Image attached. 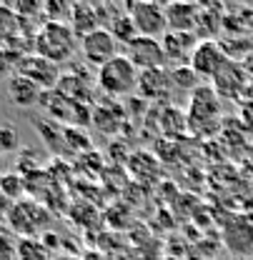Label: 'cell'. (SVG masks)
Segmentation results:
<instances>
[{
    "instance_id": "cell-1",
    "label": "cell",
    "mask_w": 253,
    "mask_h": 260,
    "mask_svg": "<svg viewBox=\"0 0 253 260\" xmlns=\"http://www.w3.org/2000/svg\"><path fill=\"white\" fill-rule=\"evenodd\" d=\"M80 40L78 35L73 32L70 23H53V20H45L38 32H35V40H33V53L50 60V63L61 65L65 60H70L78 50Z\"/></svg>"
},
{
    "instance_id": "cell-2",
    "label": "cell",
    "mask_w": 253,
    "mask_h": 260,
    "mask_svg": "<svg viewBox=\"0 0 253 260\" xmlns=\"http://www.w3.org/2000/svg\"><path fill=\"white\" fill-rule=\"evenodd\" d=\"M138 73L140 70L121 53L103 68H98V88L113 98H123L138 88Z\"/></svg>"
},
{
    "instance_id": "cell-3",
    "label": "cell",
    "mask_w": 253,
    "mask_h": 260,
    "mask_svg": "<svg viewBox=\"0 0 253 260\" xmlns=\"http://www.w3.org/2000/svg\"><path fill=\"white\" fill-rule=\"evenodd\" d=\"M218 118H221V98L216 95L213 88L201 85L198 90L190 93L186 120H188V128L193 133H201V135L213 133L218 125Z\"/></svg>"
},
{
    "instance_id": "cell-4",
    "label": "cell",
    "mask_w": 253,
    "mask_h": 260,
    "mask_svg": "<svg viewBox=\"0 0 253 260\" xmlns=\"http://www.w3.org/2000/svg\"><path fill=\"white\" fill-rule=\"evenodd\" d=\"M126 13L133 18L138 35L143 38H163L168 32V23H165V5L160 3H151V0H133L126 3Z\"/></svg>"
},
{
    "instance_id": "cell-5",
    "label": "cell",
    "mask_w": 253,
    "mask_h": 260,
    "mask_svg": "<svg viewBox=\"0 0 253 260\" xmlns=\"http://www.w3.org/2000/svg\"><path fill=\"white\" fill-rule=\"evenodd\" d=\"M48 220H50L48 210H45L40 203H35V200H20V203H15L13 210L5 215V223L13 228L20 238L38 235V233L45 228Z\"/></svg>"
},
{
    "instance_id": "cell-6",
    "label": "cell",
    "mask_w": 253,
    "mask_h": 260,
    "mask_svg": "<svg viewBox=\"0 0 253 260\" xmlns=\"http://www.w3.org/2000/svg\"><path fill=\"white\" fill-rule=\"evenodd\" d=\"M80 53H83L86 63L95 65V68H103L108 60L121 55V43L113 38V32L108 28H98V30L88 32L80 40Z\"/></svg>"
},
{
    "instance_id": "cell-7",
    "label": "cell",
    "mask_w": 253,
    "mask_h": 260,
    "mask_svg": "<svg viewBox=\"0 0 253 260\" xmlns=\"http://www.w3.org/2000/svg\"><path fill=\"white\" fill-rule=\"evenodd\" d=\"M15 73L25 75L40 90H55L58 80H61V68L45 58H40V55H35V53H25L15 65Z\"/></svg>"
},
{
    "instance_id": "cell-8",
    "label": "cell",
    "mask_w": 253,
    "mask_h": 260,
    "mask_svg": "<svg viewBox=\"0 0 253 260\" xmlns=\"http://www.w3.org/2000/svg\"><path fill=\"white\" fill-rule=\"evenodd\" d=\"M228 63H231V58L226 55L223 45L216 40H201L190 58V68L198 73L201 80H213Z\"/></svg>"
},
{
    "instance_id": "cell-9",
    "label": "cell",
    "mask_w": 253,
    "mask_h": 260,
    "mask_svg": "<svg viewBox=\"0 0 253 260\" xmlns=\"http://www.w3.org/2000/svg\"><path fill=\"white\" fill-rule=\"evenodd\" d=\"M123 55H126L138 70L165 68V63H168L158 38H143V35H138L133 43H128L126 48H123Z\"/></svg>"
},
{
    "instance_id": "cell-10",
    "label": "cell",
    "mask_w": 253,
    "mask_h": 260,
    "mask_svg": "<svg viewBox=\"0 0 253 260\" xmlns=\"http://www.w3.org/2000/svg\"><path fill=\"white\" fill-rule=\"evenodd\" d=\"M198 38L195 32H176L168 30L160 38V45H163V53H165V60L176 65H190V58L198 48Z\"/></svg>"
},
{
    "instance_id": "cell-11",
    "label": "cell",
    "mask_w": 253,
    "mask_h": 260,
    "mask_svg": "<svg viewBox=\"0 0 253 260\" xmlns=\"http://www.w3.org/2000/svg\"><path fill=\"white\" fill-rule=\"evenodd\" d=\"M171 73L165 68H153V70H140L138 73V88L135 93L143 100H165L171 95Z\"/></svg>"
},
{
    "instance_id": "cell-12",
    "label": "cell",
    "mask_w": 253,
    "mask_h": 260,
    "mask_svg": "<svg viewBox=\"0 0 253 260\" xmlns=\"http://www.w3.org/2000/svg\"><path fill=\"white\" fill-rule=\"evenodd\" d=\"M243 88H246V68L238 65V63H233V60L213 78V90H216L218 98L236 100V98H241Z\"/></svg>"
},
{
    "instance_id": "cell-13",
    "label": "cell",
    "mask_w": 253,
    "mask_h": 260,
    "mask_svg": "<svg viewBox=\"0 0 253 260\" xmlns=\"http://www.w3.org/2000/svg\"><path fill=\"white\" fill-rule=\"evenodd\" d=\"M198 15H201V5H198V3H168V5H165L168 30L195 32Z\"/></svg>"
},
{
    "instance_id": "cell-14",
    "label": "cell",
    "mask_w": 253,
    "mask_h": 260,
    "mask_svg": "<svg viewBox=\"0 0 253 260\" xmlns=\"http://www.w3.org/2000/svg\"><path fill=\"white\" fill-rule=\"evenodd\" d=\"M223 238H226V245H228L231 253H236V255H253V223L251 220L238 218L236 223H231V225L226 228Z\"/></svg>"
},
{
    "instance_id": "cell-15",
    "label": "cell",
    "mask_w": 253,
    "mask_h": 260,
    "mask_svg": "<svg viewBox=\"0 0 253 260\" xmlns=\"http://www.w3.org/2000/svg\"><path fill=\"white\" fill-rule=\"evenodd\" d=\"M68 20H70L73 32L78 35V40H83L88 32L103 28L95 5H88V3H75V5H70V18H68Z\"/></svg>"
},
{
    "instance_id": "cell-16",
    "label": "cell",
    "mask_w": 253,
    "mask_h": 260,
    "mask_svg": "<svg viewBox=\"0 0 253 260\" xmlns=\"http://www.w3.org/2000/svg\"><path fill=\"white\" fill-rule=\"evenodd\" d=\"M8 95L10 100L15 103V105H20V108H28V105H35V103H40V95H43V90L28 80L25 75H18V73H13L10 78H8Z\"/></svg>"
},
{
    "instance_id": "cell-17",
    "label": "cell",
    "mask_w": 253,
    "mask_h": 260,
    "mask_svg": "<svg viewBox=\"0 0 253 260\" xmlns=\"http://www.w3.org/2000/svg\"><path fill=\"white\" fill-rule=\"evenodd\" d=\"M23 18L10 8V5H0V48H15L18 40H23Z\"/></svg>"
},
{
    "instance_id": "cell-18",
    "label": "cell",
    "mask_w": 253,
    "mask_h": 260,
    "mask_svg": "<svg viewBox=\"0 0 253 260\" xmlns=\"http://www.w3.org/2000/svg\"><path fill=\"white\" fill-rule=\"evenodd\" d=\"M171 83H173V88L186 90V93H193V90L201 88V78L190 65H173L171 68Z\"/></svg>"
},
{
    "instance_id": "cell-19",
    "label": "cell",
    "mask_w": 253,
    "mask_h": 260,
    "mask_svg": "<svg viewBox=\"0 0 253 260\" xmlns=\"http://www.w3.org/2000/svg\"><path fill=\"white\" fill-rule=\"evenodd\" d=\"M108 30L113 32V38L126 48L128 43H133L135 38H138V28H135V23H133V18L128 15V13H121V15H116L113 20H110V28Z\"/></svg>"
},
{
    "instance_id": "cell-20",
    "label": "cell",
    "mask_w": 253,
    "mask_h": 260,
    "mask_svg": "<svg viewBox=\"0 0 253 260\" xmlns=\"http://www.w3.org/2000/svg\"><path fill=\"white\" fill-rule=\"evenodd\" d=\"M25 190H28V185H25V178H23L20 173H5V175L0 178V193L5 195L8 200L20 203Z\"/></svg>"
},
{
    "instance_id": "cell-21",
    "label": "cell",
    "mask_w": 253,
    "mask_h": 260,
    "mask_svg": "<svg viewBox=\"0 0 253 260\" xmlns=\"http://www.w3.org/2000/svg\"><path fill=\"white\" fill-rule=\"evenodd\" d=\"M18 260H48V248L35 238H23L18 243Z\"/></svg>"
},
{
    "instance_id": "cell-22",
    "label": "cell",
    "mask_w": 253,
    "mask_h": 260,
    "mask_svg": "<svg viewBox=\"0 0 253 260\" xmlns=\"http://www.w3.org/2000/svg\"><path fill=\"white\" fill-rule=\"evenodd\" d=\"M20 148V133L13 125H0V153H15Z\"/></svg>"
},
{
    "instance_id": "cell-23",
    "label": "cell",
    "mask_w": 253,
    "mask_h": 260,
    "mask_svg": "<svg viewBox=\"0 0 253 260\" xmlns=\"http://www.w3.org/2000/svg\"><path fill=\"white\" fill-rule=\"evenodd\" d=\"M63 140H65V145H70L73 150H88L91 148V138L80 128H65Z\"/></svg>"
},
{
    "instance_id": "cell-24",
    "label": "cell",
    "mask_w": 253,
    "mask_h": 260,
    "mask_svg": "<svg viewBox=\"0 0 253 260\" xmlns=\"http://www.w3.org/2000/svg\"><path fill=\"white\" fill-rule=\"evenodd\" d=\"M0 260H18V245L5 233H0Z\"/></svg>"
},
{
    "instance_id": "cell-25",
    "label": "cell",
    "mask_w": 253,
    "mask_h": 260,
    "mask_svg": "<svg viewBox=\"0 0 253 260\" xmlns=\"http://www.w3.org/2000/svg\"><path fill=\"white\" fill-rule=\"evenodd\" d=\"M5 175V160H3V153H0V178Z\"/></svg>"
},
{
    "instance_id": "cell-26",
    "label": "cell",
    "mask_w": 253,
    "mask_h": 260,
    "mask_svg": "<svg viewBox=\"0 0 253 260\" xmlns=\"http://www.w3.org/2000/svg\"><path fill=\"white\" fill-rule=\"evenodd\" d=\"M3 228H5V215L0 213V233H3Z\"/></svg>"
}]
</instances>
